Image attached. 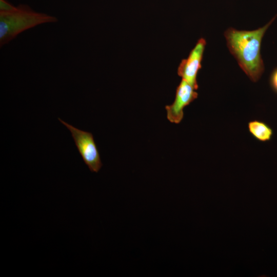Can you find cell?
<instances>
[{
  "instance_id": "obj_3",
  "label": "cell",
  "mask_w": 277,
  "mask_h": 277,
  "mask_svg": "<svg viewBox=\"0 0 277 277\" xmlns=\"http://www.w3.org/2000/svg\"><path fill=\"white\" fill-rule=\"evenodd\" d=\"M58 120L70 131L77 150L90 171L98 172L102 163L92 134L78 129L60 118Z\"/></svg>"
},
{
  "instance_id": "obj_1",
  "label": "cell",
  "mask_w": 277,
  "mask_h": 277,
  "mask_svg": "<svg viewBox=\"0 0 277 277\" xmlns=\"http://www.w3.org/2000/svg\"><path fill=\"white\" fill-rule=\"evenodd\" d=\"M275 17L263 27L252 31L238 30L229 28L225 32L227 47L240 67L254 82L264 71L260 52L263 37Z\"/></svg>"
},
{
  "instance_id": "obj_8",
  "label": "cell",
  "mask_w": 277,
  "mask_h": 277,
  "mask_svg": "<svg viewBox=\"0 0 277 277\" xmlns=\"http://www.w3.org/2000/svg\"><path fill=\"white\" fill-rule=\"evenodd\" d=\"M16 6H13L7 0H0V11H9L13 10Z\"/></svg>"
},
{
  "instance_id": "obj_6",
  "label": "cell",
  "mask_w": 277,
  "mask_h": 277,
  "mask_svg": "<svg viewBox=\"0 0 277 277\" xmlns=\"http://www.w3.org/2000/svg\"><path fill=\"white\" fill-rule=\"evenodd\" d=\"M248 128L251 134L261 142L270 141L273 135V130L266 123L259 120H253L248 123Z\"/></svg>"
},
{
  "instance_id": "obj_4",
  "label": "cell",
  "mask_w": 277,
  "mask_h": 277,
  "mask_svg": "<svg viewBox=\"0 0 277 277\" xmlns=\"http://www.w3.org/2000/svg\"><path fill=\"white\" fill-rule=\"evenodd\" d=\"M196 89L186 81L182 79L177 86L173 103L165 109L167 119L172 123L179 124L184 117V108L198 96Z\"/></svg>"
},
{
  "instance_id": "obj_7",
  "label": "cell",
  "mask_w": 277,
  "mask_h": 277,
  "mask_svg": "<svg viewBox=\"0 0 277 277\" xmlns=\"http://www.w3.org/2000/svg\"><path fill=\"white\" fill-rule=\"evenodd\" d=\"M269 82L271 88L277 93V67L272 71L270 76Z\"/></svg>"
},
{
  "instance_id": "obj_2",
  "label": "cell",
  "mask_w": 277,
  "mask_h": 277,
  "mask_svg": "<svg viewBox=\"0 0 277 277\" xmlns=\"http://www.w3.org/2000/svg\"><path fill=\"white\" fill-rule=\"evenodd\" d=\"M57 21L56 17L36 12L26 5H18L11 11H0V46L9 43L27 30Z\"/></svg>"
},
{
  "instance_id": "obj_5",
  "label": "cell",
  "mask_w": 277,
  "mask_h": 277,
  "mask_svg": "<svg viewBox=\"0 0 277 277\" xmlns=\"http://www.w3.org/2000/svg\"><path fill=\"white\" fill-rule=\"evenodd\" d=\"M205 45L206 41L204 38L199 39L188 57L181 61L177 69L178 75L196 90L198 88L197 75L201 68V62Z\"/></svg>"
}]
</instances>
